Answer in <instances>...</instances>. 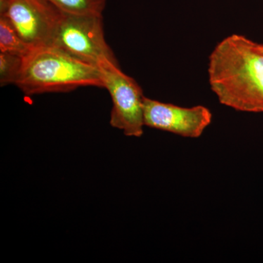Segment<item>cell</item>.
<instances>
[{
  "instance_id": "obj_4",
  "label": "cell",
  "mask_w": 263,
  "mask_h": 263,
  "mask_svg": "<svg viewBox=\"0 0 263 263\" xmlns=\"http://www.w3.org/2000/svg\"><path fill=\"white\" fill-rule=\"evenodd\" d=\"M105 89L112 99V127L125 136L140 138L143 134L144 99L143 90L133 78L124 73L118 62H107L99 66Z\"/></svg>"
},
{
  "instance_id": "obj_10",
  "label": "cell",
  "mask_w": 263,
  "mask_h": 263,
  "mask_svg": "<svg viewBox=\"0 0 263 263\" xmlns=\"http://www.w3.org/2000/svg\"><path fill=\"white\" fill-rule=\"evenodd\" d=\"M259 46H260V49L263 52V43H259Z\"/></svg>"
},
{
  "instance_id": "obj_1",
  "label": "cell",
  "mask_w": 263,
  "mask_h": 263,
  "mask_svg": "<svg viewBox=\"0 0 263 263\" xmlns=\"http://www.w3.org/2000/svg\"><path fill=\"white\" fill-rule=\"evenodd\" d=\"M211 89L221 105L246 113H263V52L259 43L233 34L209 57Z\"/></svg>"
},
{
  "instance_id": "obj_6",
  "label": "cell",
  "mask_w": 263,
  "mask_h": 263,
  "mask_svg": "<svg viewBox=\"0 0 263 263\" xmlns=\"http://www.w3.org/2000/svg\"><path fill=\"white\" fill-rule=\"evenodd\" d=\"M144 124L183 138H197L212 122V114L202 105L183 108L145 98Z\"/></svg>"
},
{
  "instance_id": "obj_9",
  "label": "cell",
  "mask_w": 263,
  "mask_h": 263,
  "mask_svg": "<svg viewBox=\"0 0 263 263\" xmlns=\"http://www.w3.org/2000/svg\"><path fill=\"white\" fill-rule=\"evenodd\" d=\"M23 58L0 52V85L15 84L22 70Z\"/></svg>"
},
{
  "instance_id": "obj_2",
  "label": "cell",
  "mask_w": 263,
  "mask_h": 263,
  "mask_svg": "<svg viewBox=\"0 0 263 263\" xmlns=\"http://www.w3.org/2000/svg\"><path fill=\"white\" fill-rule=\"evenodd\" d=\"M15 85L28 96L67 92L84 86L104 88L99 67L53 46L34 48L24 57Z\"/></svg>"
},
{
  "instance_id": "obj_8",
  "label": "cell",
  "mask_w": 263,
  "mask_h": 263,
  "mask_svg": "<svg viewBox=\"0 0 263 263\" xmlns=\"http://www.w3.org/2000/svg\"><path fill=\"white\" fill-rule=\"evenodd\" d=\"M59 10L79 15H103L108 0H48Z\"/></svg>"
},
{
  "instance_id": "obj_3",
  "label": "cell",
  "mask_w": 263,
  "mask_h": 263,
  "mask_svg": "<svg viewBox=\"0 0 263 263\" xmlns=\"http://www.w3.org/2000/svg\"><path fill=\"white\" fill-rule=\"evenodd\" d=\"M51 46L98 67L105 62H117L105 41L103 15L60 12Z\"/></svg>"
},
{
  "instance_id": "obj_7",
  "label": "cell",
  "mask_w": 263,
  "mask_h": 263,
  "mask_svg": "<svg viewBox=\"0 0 263 263\" xmlns=\"http://www.w3.org/2000/svg\"><path fill=\"white\" fill-rule=\"evenodd\" d=\"M32 50L19 36L9 21L0 15V52L24 58Z\"/></svg>"
},
{
  "instance_id": "obj_5",
  "label": "cell",
  "mask_w": 263,
  "mask_h": 263,
  "mask_svg": "<svg viewBox=\"0 0 263 263\" xmlns=\"http://www.w3.org/2000/svg\"><path fill=\"white\" fill-rule=\"evenodd\" d=\"M60 12L48 0H0V15L32 49L52 46Z\"/></svg>"
}]
</instances>
